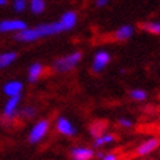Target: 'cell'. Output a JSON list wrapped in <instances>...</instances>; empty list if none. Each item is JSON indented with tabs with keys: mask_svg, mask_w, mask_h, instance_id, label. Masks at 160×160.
Segmentation results:
<instances>
[{
	"mask_svg": "<svg viewBox=\"0 0 160 160\" xmlns=\"http://www.w3.org/2000/svg\"><path fill=\"white\" fill-rule=\"evenodd\" d=\"M30 9L34 14H41L46 9L44 0H30Z\"/></svg>",
	"mask_w": 160,
	"mask_h": 160,
	"instance_id": "cell-18",
	"label": "cell"
},
{
	"mask_svg": "<svg viewBox=\"0 0 160 160\" xmlns=\"http://www.w3.org/2000/svg\"><path fill=\"white\" fill-rule=\"evenodd\" d=\"M21 103V95L20 97H13V98H8L5 106L3 108V118L7 121H12V120L18 116V106Z\"/></svg>",
	"mask_w": 160,
	"mask_h": 160,
	"instance_id": "cell-5",
	"label": "cell"
},
{
	"mask_svg": "<svg viewBox=\"0 0 160 160\" xmlns=\"http://www.w3.org/2000/svg\"><path fill=\"white\" fill-rule=\"evenodd\" d=\"M17 59V52H13V51H9V52H4L0 55V69H4L7 67H9L11 64H13Z\"/></svg>",
	"mask_w": 160,
	"mask_h": 160,
	"instance_id": "cell-16",
	"label": "cell"
},
{
	"mask_svg": "<svg viewBox=\"0 0 160 160\" xmlns=\"http://www.w3.org/2000/svg\"><path fill=\"white\" fill-rule=\"evenodd\" d=\"M7 0H0V5H7Z\"/></svg>",
	"mask_w": 160,
	"mask_h": 160,
	"instance_id": "cell-25",
	"label": "cell"
},
{
	"mask_svg": "<svg viewBox=\"0 0 160 160\" xmlns=\"http://www.w3.org/2000/svg\"><path fill=\"white\" fill-rule=\"evenodd\" d=\"M26 0H13V8L16 12H22L26 8Z\"/></svg>",
	"mask_w": 160,
	"mask_h": 160,
	"instance_id": "cell-21",
	"label": "cell"
},
{
	"mask_svg": "<svg viewBox=\"0 0 160 160\" xmlns=\"http://www.w3.org/2000/svg\"><path fill=\"white\" fill-rule=\"evenodd\" d=\"M62 31H64L62 25L59 21H56V22H51V23H42V25H38L35 28H28L25 30L20 31V33H16L14 39L16 41L23 42V43H29V42L38 41V39H41V38L60 34Z\"/></svg>",
	"mask_w": 160,
	"mask_h": 160,
	"instance_id": "cell-1",
	"label": "cell"
},
{
	"mask_svg": "<svg viewBox=\"0 0 160 160\" xmlns=\"http://www.w3.org/2000/svg\"><path fill=\"white\" fill-rule=\"evenodd\" d=\"M107 126H108V122L106 120H95L92 121L89 126V132L90 134L92 135V138H98L100 135H103L107 130Z\"/></svg>",
	"mask_w": 160,
	"mask_h": 160,
	"instance_id": "cell-11",
	"label": "cell"
},
{
	"mask_svg": "<svg viewBox=\"0 0 160 160\" xmlns=\"http://www.w3.org/2000/svg\"><path fill=\"white\" fill-rule=\"evenodd\" d=\"M37 115V109L31 106H26L23 107L20 112H18V116H21L22 118H33Z\"/></svg>",
	"mask_w": 160,
	"mask_h": 160,
	"instance_id": "cell-20",
	"label": "cell"
},
{
	"mask_svg": "<svg viewBox=\"0 0 160 160\" xmlns=\"http://www.w3.org/2000/svg\"><path fill=\"white\" fill-rule=\"evenodd\" d=\"M42 74H43V65L42 64H39V62L31 64L30 68H29V72H28V81L34 83L41 78Z\"/></svg>",
	"mask_w": 160,
	"mask_h": 160,
	"instance_id": "cell-15",
	"label": "cell"
},
{
	"mask_svg": "<svg viewBox=\"0 0 160 160\" xmlns=\"http://www.w3.org/2000/svg\"><path fill=\"white\" fill-rule=\"evenodd\" d=\"M150 160H154V159H150Z\"/></svg>",
	"mask_w": 160,
	"mask_h": 160,
	"instance_id": "cell-26",
	"label": "cell"
},
{
	"mask_svg": "<svg viewBox=\"0 0 160 160\" xmlns=\"http://www.w3.org/2000/svg\"><path fill=\"white\" fill-rule=\"evenodd\" d=\"M133 34H134L133 25H122L113 33V38H115V41L122 42V41H128L129 38H132Z\"/></svg>",
	"mask_w": 160,
	"mask_h": 160,
	"instance_id": "cell-13",
	"label": "cell"
},
{
	"mask_svg": "<svg viewBox=\"0 0 160 160\" xmlns=\"http://www.w3.org/2000/svg\"><path fill=\"white\" fill-rule=\"evenodd\" d=\"M22 89H23V85L21 81H8L3 86V92L8 98L20 97L22 92Z\"/></svg>",
	"mask_w": 160,
	"mask_h": 160,
	"instance_id": "cell-10",
	"label": "cell"
},
{
	"mask_svg": "<svg viewBox=\"0 0 160 160\" xmlns=\"http://www.w3.org/2000/svg\"><path fill=\"white\" fill-rule=\"evenodd\" d=\"M55 126H56V130H58V133H60L61 135H64V137H74V135L77 134L76 126L72 124V121L69 118L64 117V116L58 117Z\"/></svg>",
	"mask_w": 160,
	"mask_h": 160,
	"instance_id": "cell-6",
	"label": "cell"
},
{
	"mask_svg": "<svg viewBox=\"0 0 160 160\" xmlns=\"http://www.w3.org/2000/svg\"><path fill=\"white\" fill-rule=\"evenodd\" d=\"M129 97L135 102H143L147 99V92L143 89H133L129 92Z\"/></svg>",
	"mask_w": 160,
	"mask_h": 160,
	"instance_id": "cell-19",
	"label": "cell"
},
{
	"mask_svg": "<svg viewBox=\"0 0 160 160\" xmlns=\"http://www.w3.org/2000/svg\"><path fill=\"white\" fill-rule=\"evenodd\" d=\"M108 3H109V0H95V5H97L98 8L106 7Z\"/></svg>",
	"mask_w": 160,
	"mask_h": 160,
	"instance_id": "cell-24",
	"label": "cell"
},
{
	"mask_svg": "<svg viewBox=\"0 0 160 160\" xmlns=\"http://www.w3.org/2000/svg\"><path fill=\"white\" fill-rule=\"evenodd\" d=\"M95 151L91 147L86 146H74L69 151L72 160H92L95 158Z\"/></svg>",
	"mask_w": 160,
	"mask_h": 160,
	"instance_id": "cell-7",
	"label": "cell"
},
{
	"mask_svg": "<svg viewBox=\"0 0 160 160\" xmlns=\"http://www.w3.org/2000/svg\"><path fill=\"white\" fill-rule=\"evenodd\" d=\"M102 160H118V155L116 152H107Z\"/></svg>",
	"mask_w": 160,
	"mask_h": 160,
	"instance_id": "cell-23",
	"label": "cell"
},
{
	"mask_svg": "<svg viewBox=\"0 0 160 160\" xmlns=\"http://www.w3.org/2000/svg\"><path fill=\"white\" fill-rule=\"evenodd\" d=\"M118 125L121 126V128H125V129H129V128L133 126V121L130 118H128V117H120L118 118Z\"/></svg>",
	"mask_w": 160,
	"mask_h": 160,
	"instance_id": "cell-22",
	"label": "cell"
},
{
	"mask_svg": "<svg viewBox=\"0 0 160 160\" xmlns=\"http://www.w3.org/2000/svg\"><path fill=\"white\" fill-rule=\"evenodd\" d=\"M116 139H117L116 134H113V133H104L103 135H100V137L94 138L92 146L95 148H102V147H104L107 145H111V143L116 142Z\"/></svg>",
	"mask_w": 160,
	"mask_h": 160,
	"instance_id": "cell-14",
	"label": "cell"
},
{
	"mask_svg": "<svg viewBox=\"0 0 160 160\" xmlns=\"http://www.w3.org/2000/svg\"><path fill=\"white\" fill-rule=\"evenodd\" d=\"M141 28L147 31L150 34H154V35H160V22L156 21H146L141 23Z\"/></svg>",
	"mask_w": 160,
	"mask_h": 160,
	"instance_id": "cell-17",
	"label": "cell"
},
{
	"mask_svg": "<svg viewBox=\"0 0 160 160\" xmlns=\"http://www.w3.org/2000/svg\"><path fill=\"white\" fill-rule=\"evenodd\" d=\"M82 59V52L81 51H74L69 55L61 56V58L56 59L53 62V69L59 73H65V72H69L72 69H74L78 62Z\"/></svg>",
	"mask_w": 160,
	"mask_h": 160,
	"instance_id": "cell-2",
	"label": "cell"
},
{
	"mask_svg": "<svg viewBox=\"0 0 160 160\" xmlns=\"http://www.w3.org/2000/svg\"><path fill=\"white\" fill-rule=\"evenodd\" d=\"M77 20H78L77 13L73 12V11H68V12H65L61 16V18L59 20V22L62 25L64 31H65V30L73 29L76 26V23H77Z\"/></svg>",
	"mask_w": 160,
	"mask_h": 160,
	"instance_id": "cell-12",
	"label": "cell"
},
{
	"mask_svg": "<svg viewBox=\"0 0 160 160\" xmlns=\"http://www.w3.org/2000/svg\"><path fill=\"white\" fill-rule=\"evenodd\" d=\"M159 147H160V138L151 137L146 141H143L142 143H139V145L135 147L134 154H135V156H139V158L147 156L150 154H152L154 151H156Z\"/></svg>",
	"mask_w": 160,
	"mask_h": 160,
	"instance_id": "cell-4",
	"label": "cell"
},
{
	"mask_svg": "<svg viewBox=\"0 0 160 160\" xmlns=\"http://www.w3.org/2000/svg\"><path fill=\"white\" fill-rule=\"evenodd\" d=\"M50 130V121L46 118H42L37 121L33 128L30 129L29 134H28V142L30 145H37L41 141H43V138L47 135Z\"/></svg>",
	"mask_w": 160,
	"mask_h": 160,
	"instance_id": "cell-3",
	"label": "cell"
},
{
	"mask_svg": "<svg viewBox=\"0 0 160 160\" xmlns=\"http://www.w3.org/2000/svg\"><path fill=\"white\" fill-rule=\"evenodd\" d=\"M28 29V25L25 21L14 18V20H3L0 21V33H9V31H16V33H20V31Z\"/></svg>",
	"mask_w": 160,
	"mask_h": 160,
	"instance_id": "cell-8",
	"label": "cell"
},
{
	"mask_svg": "<svg viewBox=\"0 0 160 160\" xmlns=\"http://www.w3.org/2000/svg\"><path fill=\"white\" fill-rule=\"evenodd\" d=\"M111 61V55L109 52L102 50L98 51L94 56V60H92V72L94 73H100V72L104 69Z\"/></svg>",
	"mask_w": 160,
	"mask_h": 160,
	"instance_id": "cell-9",
	"label": "cell"
}]
</instances>
